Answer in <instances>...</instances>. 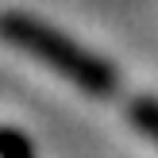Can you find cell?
<instances>
[{"label": "cell", "instance_id": "2", "mask_svg": "<svg viewBox=\"0 0 158 158\" xmlns=\"http://www.w3.org/2000/svg\"><path fill=\"white\" fill-rule=\"evenodd\" d=\"M131 123L158 143V100H151V97L135 100V104H131Z\"/></svg>", "mask_w": 158, "mask_h": 158}, {"label": "cell", "instance_id": "1", "mask_svg": "<svg viewBox=\"0 0 158 158\" xmlns=\"http://www.w3.org/2000/svg\"><path fill=\"white\" fill-rule=\"evenodd\" d=\"M0 39L12 43L15 50L31 54L35 62L50 66L58 77H66L69 85H77L89 97H112L116 93V69L104 58H97L93 50L77 46L69 35H62L58 27H50L27 12H0Z\"/></svg>", "mask_w": 158, "mask_h": 158}]
</instances>
